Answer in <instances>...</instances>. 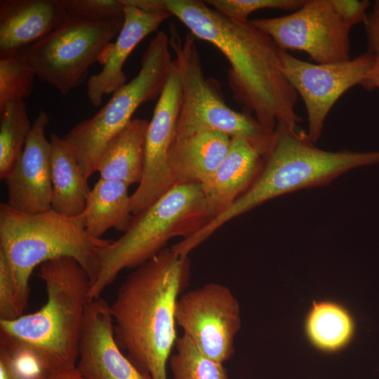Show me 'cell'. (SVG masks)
Here are the masks:
<instances>
[{"instance_id":"16","label":"cell","mask_w":379,"mask_h":379,"mask_svg":"<svg viewBox=\"0 0 379 379\" xmlns=\"http://www.w3.org/2000/svg\"><path fill=\"white\" fill-rule=\"evenodd\" d=\"M123 26L104 53L102 70L91 76L86 84V95L91 103L100 105L102 97L113 93L126 83L123 66L131 53L147 36L157 32L159 26L172 15L164 10L146 11L123 0Z\"/></svg>"},{"instance_id":"24","label":"cell","mask_w":379,"mask_h":379,"mask_svg":"<svg viewBox=\"0 0 379 379\" xmlns=\"http://www.w3.org/2000/svg\"><path fill=\"white\" fill-rule=\"evenodd\" d=\"M32 126L24 100H14L0 108V178L11 171L22 152Z\"/></svg>"},{"instance_id":"7","label":"cell","mask_w":379,"mask_h":379,"mask_svg":"<svg viewBox=\"0 0 379 379\" xmlns=\"http://www.w3.org/2000/svg\"><path fill=\"white\" fill-rule=\"evenodd\" d=\"M197 38H183L175 25H169V45L178 62L182 84V100L175 139L204 131H216L250 142L265 157L270 152L275 131L261 125L251 114L239 112L225 102L218 81L206 78Z\"/></svg>"},{"instance_id":"3","label":"cell","mask_w":379,"mask_h":379,"mask_svg":"<svg viewBox=\"0 0 379 379\" xmlns=\"http://www.w3.org/2000/svg\"><path fill=\"white\" fill-rule=\"evenodd\" d=\"M270 152L255 181L227 209L197 233L204 241L227 222L279 196L319 186L352 168L379 163V151L330 152L315 146L300 128L278 123Z\"/></svg>"},{"instance_id":"33","label":"cell","mask_w":379,"mask_h":379,"mask_svg":"<svg viewBox=\"0 0 379 379\" xmlns=\"http://www.w3.org/2000/svg\"><path fill=\"white\" fill-rule=\"evenodd\" d=\"M45 366L51 379H83L75 365L62 362L43 354Z\"/></svg>"},{"instance_id":"2","label":"cell","mask_w":379,"mask_h":379,"mask_svg":"<svg viewBox=\"0 0 379 379\" xmlns=\"http://www.w3.org/2000/svg\"><path fill=\"white\" fill-rule=\"evenodd\" d=\"M190 270L188 256L165 248L133 269L110 305L118 345L152 379H167L177 340L175 304L188 284Z\"/></svg>"},{"instance_id":"15","label":"cell","mask_w":379,"mask_h":379,"mask_svg":"<svg viewBox=\"0 0 379 379\" xmlns=\"http://www.w3.org/2000/svg\"><path fill=\"white\" fill-rule=\"evenodd\" d=\"M48 115L41 111L33 124L21 156L4 179L7 187L6 204L27 213L51 209V145L46 138Z\"/></svg>"},{"instance_id":"22","label":"cell","mask_w":379,"mask_h":379,"mask_svg":"<svg viewBox=\"0 0 379 379\" xmlns=\"http://www.w3.org/2000/svg\"><path fill=\"white\" fill-rule=\"evenodd\" d=\"M128 187L121 181L99 178L90 190L84 213L91 236L100 239L112 228L127 230L133 217Z\"/></svg>"},{"instance_id":"31","label":"cell","mask_w":379,"mask_h":379,"mask_svg":"<svg viewBox=\"0 0 379 379\" xmlns=\"http://www.w3.org/2000/svg\"><path fill=\"white\" fill-rule=\"evenodd\" d=\"M332 3L338 13L350 27L360 22H366L369 1L332 0Z\"/></svg>"},{"instance_id":"25","label":"cell","mask_w":379,"mask_h":379,"mask_svg":"<svg viewBox=\"0 0 379 379\" xmlns=\"http://www.w3.org/2000/svg\"><path fill=\"white\" fill-rule=\"evenodd\" d=\"M0 379H51L43 354L13 336L0 335Z\"/></svg>"},{"instance_id":"28","label":"cell","mask_w":379,"mask_h":379,"mask_svg":"<svg viewBox=\"0 0 379 379\" xmlns=\"http://www.w3.org/2000/svg\"><path fill=\"white\" fill-rule=\"evenodd\" d=\"M205 2L226 18L238 21L249 20L248 15L262 9H279L295 11L305 0H207Z\"/></svg>"},{"instance_id":"29","label":"cell","mask_w":379,"mask_h":379,"mask_svg":"<svg viewBox=\"0 0 379 379\" xmlns=\"http://www.w3.org/2000/svg\"><path fill=\"white\" fill-rule=\"evenodd\" d=\"M70 17L90 21H124L123 0H60Z\"/></svg>"},{"instance_id":"6","label":"cell","mask_w":379,"mask_h":379,"mask_svg":"<svg viewBox=\"0 0 379 379\" xmlns=\"http://www.w3.org/2000/svg\"><path fill=\"white\" fill-rule=\"evenodd\" d=\"M47 300L38 311L0 320V331L62 362L76 365L91 279L77 260L61 257L40 265Z\"/></svg>"},{"instance_id":"5","label":"cell","mask_w":379,"mask_h":379,"mask_svg":"<svg viewBox=\"0 0 379 379\" xmlns=\"http://www.w3.org/2000/svg\"><path fill=\"white\" fill-rule=\"evenodd\" d=\"M213 218L200 184L175 185L149 207L133 215L127 230L102 249L90 300L100 298L122 270L139 267L166 248L171 239H187Z\"/></svg>"},{"instance_id":"10","label":"cell","mask_w":379,"mask_h":379,"mask_svg":"<svg viewBox=\"0 0 379 379\" xmlns=\"http://www.w3.org/2000/svg\"><path fill=\"white\" fill-rule=\"evenodd\" d=\"M250 21L281 50L303 51L317 64L351 59L352 27L338 13L332 0H305L302 7L291 14Z\"/></svg>"},{"instance_id":"18","label":"cell","mask_w":379,"mask_h":379,"mask_svg":"<svg viewBox=\"0 0 379 379\" xmlns=\"http://www.w3.org/2000/svg\"><path fill=\"white\" fill-rule=\"evenodd\" d=\"M265 157L247 140L232 138L227 154L201 185L214 218L227 209L255 181Z\"/></svg>"},{"instance_id":"32","label":"cell","mask_w":379,"mask_h":379,"mask_svg":"<svg viewBox=\"0 0 379 379\" xmlns=\"http://www.w3.org/2000/svg\"><path fill=\"white\" fill-rule=\"evenodd\" d=\"M364 27L367 38V51L375 54L379 51V0L374 1Z\"/></svg>"},{"instance_id":"4","label":"cell","mask_w":379,"mask_h":379,"mask_svg":"<svg viewBox=\"0 0 379 379\" xmlns=\"http://www.w3.org/2000/svg\"><path fill=\"white\" fill-rule=\"evenodd\" d=\"M110 241L88 233L84 213L75 217L53 209L27 213L6 203L0 204V253L10 267L23 312L29 295V279L36 266L58 258H72L87 272L91 286L100 273L101 250Z\"/></svg>"},{"instance_id":"21","label":"cell","mask_w":379,"mask_h":379,"mask_svg":"<svg viewBox=\"0 0 379 379\" xmlns=\"http://www.w3.org/2000/svg\"><path fill=\"white\" fill-rule=\"evenodd\" d=\"M149 121L133 119L108 144L99 160L100 178L139 184L144 171L145 145Z\"/></svg>"},{"instance_id":"20","label":"cell","mask_w":379,"mask_h":379,"mask_svg":"<svg viewBox=\"0 0 379 379\" xmlns=\"http://www.w3.org/2000/svg\"><path fill=\"white\" fill-rule=\"evenodd\" d=\"M52 199L51 209L68 217L84 211L90 191L78 161L63 138L50 137Z\"/></svg>"},{"instance_id":"12","label":"cell","mask_w":379,"mask_h":379,"mask_svg":"<svg viewBox=\"0 0 379 379\" xmlns=\"http://www.w3.org/2000/svg\"><path fill=\"white\" fill-rule=\"evenodd\" d=\"M375 57L366 51L344 62L314 64L281 50L282 72L305 103L307 134L314 143L320 138L326 118L335 102L347 90L361 84Z\"/></svg>"},{"instance_id":"1","label":"cell","mask_w":379,"mask_h":379,"mask_svg":"<svg viewBox=\"0 0 379 379\" xmlns=\"http://www.w3.org/2000/svg\"><path fill=\"white\" fill-rule=\"evenodd\" d=\"M142 6L168 12L197 39L211 44L224 55L230 65L228 85L244 112L271 131L278 123L299 126L298 94L282 72L281 49L250 20H230L201 0H144Z\"/></svg>"},{"instance_id":"14","label":"cell","mask_w":379,"mask_h":379,"mask_svg":"<svg viewBox=\"0 0 379 379\" xmlns=\"http://www.w3.org/2000/svg\"><path fill=\"white\" fill-rule=\"evenodd\" d=\"M114 333L110 305L99 298L86 309L75 367L83 379H152L124 355Z\"/></svg>"},{"instance_id":"26","label":"cell","mask_w":379,"mask_h":379,"mask_svg":"<svg viewBox=\"0 0 379 379\" xmlns=\"http://www.w3.org/2000/svg\"><path fill=\"white\" fill-rule=\"evenodd\" d=\"M169 358L173 379H229L223 364L205 356L185 335L177 338Z\"/></svg>"},{"instance_id":"9","label":"cell","mask_w":379,"mask_h":379,"mask_svg":"<svg viewBox=\"0 0 379 379\" xmlns=\"http://www.w3.org/2000/svg\"><path fill=\"white\" fill-rule=\"evenodd\" d=\"M124 21H90L70 17L48 36L15 54L41 81L65 95L86 79L89 67L101 62Z\"/></svg>"},{"instance_id":"19","label":"cell","mask_w":379,"mask_h":379,"mask_svg":"<svg viewBox=\"0 0 379 379\" xmlns=\"http://www.w3.org/2000/svg\"><path fill=\"white\" fill-rule=\"evenodd\" d=\"M231 138L216 131H204L175 139L169 166L176 184L204 182L227 154Z\"/></svg>"},{"instance_id":"27","label":"cell","mask_w":379,"mask_h":379,"mask_svg":"<svg viewBox=\"0 0 379 379\" xmlns=\"http://www.w3.org/2000/svg\"><path fill=\"white\" fill-rule=\"evenodd\" d=\"M35 77L32 67L18 55L0 58V108L8 102L28 98Z\"/></svg>"},{"instance_id":"23","label":"cell","mask_w":379,"mask_h":379,"mask_svg":"<svg viewBox=\"0 0 379 379\" xmlns=\"http://www.w3.org/2000/svg\"><path fill=\"white\" fill-rule=\"evenodd\" d=\"M305 333L317 350L334 353L353 338L355 324L349 311L333 301H314L305 320Z\"/></svg>"},{"instance_id":"30","label":"cell","mask_w":379,"mask_h":379,"mask_svg":"<svg viewBox=\"0 0 379 379\" xmlns=\"http://www.w3.org/2000/svg\"><path fill=\"white\" fill-rule=\"evenodd\" d=\"M23 313L18 302L10 267L0 253V320H14Z\"/></svg>"},{"instance_id":"8","label":"cell","mask_w":379,"mask_h":379,"mask_svg":"<svg viewBox=\"0 0 379 379\" xmlns=\"http://www.w3.org/2000/svg\"><path fill=\"white\" fill-rule=\"evenodd\" d=\"M169 48V36L158 30L142 55L138 74L115 91L93 117L78 123L63 137L87 180L97 172L106 147L133 119L138 108L161 95L173 61Z\"/></svg>"},{"instance_id":"34","label":"cell","mask_w":379,"mask_h":379,"mask_svg":"<svg viewBox=\"0 0 379 379\" xmlns=\"http://www.w3.org/2000/svg\"><path fill=\"white\" fill-rule=\"evenodd\" d=\"M375 60L361 86L368 91L379 88V51L375 53Z\"/></svg>"},{"instance_id":"11","label":"cell","mask_w":379,"mask_h":379,"mask_svg":"<svg viewBox=\"0 0 379 379\" xmlns=\"http://www.w3.org/2000/svg\"><path fill=\"white\" fill-rule=\"evenodd\" d=\"M175 318L183 334L207 357L224 364L233 356L241 311L227 286L208 283L185 293L176 302Z\"/></svg>"},{"instance_id":"17","label":"cell","mask_w":379,"mask_h":379,"mask_svg":"<svg viewBox=\"0 0 379 379\" xmlns=\"http://www.w3.org/2000/svg\"><path fill=\"white\" fill-rule=\"evenodd\" d=\"M69 18L60 0H1L0 58L36 44Z\"/></svg>"},{"instance_id":"13","label":"cell","mask_w":379,"mask_h":379,"mask_svg":"<svg viewBox=\"0 0 379 379\" xmlns=\"http://www.w3.org/2000/svg\"><path fill=\"white\" fill-rule=\"evenodd\" d=\"M182 100V84L175 58L149 121L145 138L142 178L131 195L133 215L154 204L175 183L169 166Z\"/></svg>"}]
</instances>
